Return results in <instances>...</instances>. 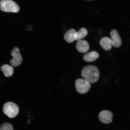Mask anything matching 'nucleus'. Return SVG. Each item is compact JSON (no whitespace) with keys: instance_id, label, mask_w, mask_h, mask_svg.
<instances>
[{"instance_id":"obj_13","label":"nucleus","mask_w":130,"mask_h":130,"mask_svg":"<svg viewBox=\"0 0 130 130\" xmlns=\"http://www.w3.org/2000/svg\"><path fill=\"white\" fill-rule=\"evenodd\" d=\"M88 32L85 28H81L78 31L76 32V40L78 41L82 40L87 35Z\"/></svg>"},{"instance_id":"obj_9","label":"nucleus","mask_w":130,"mask_h":130,"mask_svg":"<svg viewBox=\"0 0 130 130\" xmlns=\"http://www.w3.org/2000/svg\"><path fill=\"white\" fill-rule=\"evenodd\" d=\"M76 32L74 29H71L65 33L64 38L66 41L69 43L74 42L76 40Z\"/></svg>"},{"instance_id":"obj_12","label":"nucleus","mask_w":130,"mask_h":130,"mask_svg":"<svg viewBox=\"0 0 130 130\" xmlns=\"http://www.w3.org/2000/svg\"><path fill=\"white\" fill-rule=\"evenodd\" d=\"M99 54L95 51L90 52L84 55L83 59L84 61L88 62L95 61L99 57Z\"/></svg>"},{"instance_id":"obj_14","label":"nucleus","mask_w":130,"mask_h":130,"mask_svg":"<svg viewBox=\"0 0 130 130\" xmlns=\"http://www.w3.org/2000/svg\"><path fill=\"white\" fill-rule=\"evenodd\" d=\"M0 130H13L12 125L9 123H5L2 125Z\"/></svg>"},{"instance_id":"obj_11","label":"nucleus","mask_w":130,"mask_h":130,"mask_svg":"<svg viewBox=\"0 0 130 130\" xmlns=\"http://www.w3.org/2000/svg\"><path fill=\"white\" fill-rule=\"evenodd\" d=\"M1 71H3L5 77H10L12 76L13 74L14 69L12 66L9 64L3 65L0 68Z\"/></svg>"},{"instance_id":"obj_1","label":"nucleus","mask_w":130,"mask_h":130,"mask_svg":"<svg viewBox=\"0 0 130 130\" xmlns=\"http://www.w3.org/2000/svg\"><path fill=\"white\" fill-rule=\"evenodd\" d=\"M82 75L85 80L92 83L97 82L100 77L98 69L95 66H89L85 67L83 70Z\"/></svg>"},{"instance_id":"obj_2","label":"nucleus","mask_w":130,"mask_h":130,"mask_svg":"<svg viewBox=\"0 0 130 130\" xmlns=\"http://www.w3.org/2000/svg\"><path fill=\"white\" fill-rule=\"evenodd\" d=\"M0 10L5 12L17 13L20 10V8L12 0H1L0 1Z\"/></svg>"},{"instance_id":"obj_4","label":"nucleus","mask_w":130,"mask_h":130,"mask_svg":"<svg viewBox=\"0 0 130 130\" xmlns=\"http://www.w3.org/2000/svg\"><path fill=\"white\" fill-rule=\"evenodd\" d=\"M75 86L76 90L80 94H85L90 89V83L85 79H79L75 81Z\"/></svg>"},{"instance_id":"obj_8","label":"nucleus","mask_w":130,"mask_h":130,"mask_svg":"<svg viewBox=\"0 0 130 130\" xmlns=\"http://www.w3.org/2000/svg\"><path fill=\"white\" fill-rule=\"evenodd\" d=\"M77 51L79 52L84 53L87 52L89 49V45L86 40H81L77 42L76 45Z\"/></svg>"},{"instance_id":"obj_3","label":"nucleus","mask_w":130,"mask_h":130,"mask_svg":"<svg viewBox=\"0 0 130 130\" xmlns=\"http://www.w3.org/2000/svg\"><path fill=\"white\" fill-rule=\"evenodd\" d=\"M3 112L10 118H13L17 116L19 113L18 106L12 102H8L3 107Z\"/></svg>"},{"instance_id":"obj_15","label":"nucleus","mask_w":130,"mask_h":130,"mask_svg":"<svg viewBox=\"0 0 130 130\" xmlns=\"http://www.w3.org/2000/svg\"><path fill=\"white\" fill-rule=\"evenodd\" d=\"M86 1H93V0H86Z\"/></svg>"},{"instance_id":"obj_5","label":"nucleus","mask_w":130,"mask_h":130,"mask_svg":"<svg viewBox=\"0 0 130 130\" xmlns=\"http://www.w3.org/2000/svg\"><path fill=\"white\" fill-rule=\"evenodd\" d=\"M11 55L13 57V58L10 61L11 65L14 67L20 66L22 62L23 59L19 48L17 47H14L11 52Z\"/></svg>"},{"instance_id":"obj_10","label":"nucleus","mask_w":130,"mask_h":130,"mask_svg":"<svg viewBox=\"0 0 130 130\" xmlns=\"http://www.w3.org/2000/svg\"><path fill=\"white\" fill-rule=\"evenodd\" d=\"M100 43L104 50L108 51L111 49L112 45L111 39L107 37H105L101 40Z\"/></svg>"},{"instance_id":"obj_6","label":"nucleus","mask_w":130,"mask_h":130,"mask_svg":"<svg viewBox=\"0 0 130 130\" xmlns=\"http://www.w3.org/2000/svg\"><path fill=\"white\" fill-rule=\"evenodd\" d=\"M113 117L112 113L108 110H104L100 113L99 118L101 122L105 124H109L111 123Z\"/></svg>"},{"instance_id":"obj_7","label":"nucleus","mask_w":130,"mask_h":130,"mask_svg":"<svg viewBox=\"0 0 130 130\" xmlns=\"http://www.w3.org/2000/svg\"><path fill=\"white\" fill-rule=\"evenodd\" d=\"M112 45L115 48H118L121 46L122 42L121 37L116 30L113 29L110 32Z\"/></svg>"}]
</instances>
